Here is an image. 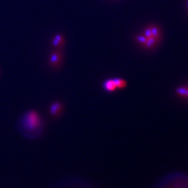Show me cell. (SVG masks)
<instances>
[{
	"mask_svg": "<svg viewBox=\"0 0 188 188\" xmlns=\"http://www.w3.org/2000/svg\"><path fill=\"white\" fill-rule=\"evenodd\" d=\"M187 6H188V1H187Z\"/></svg>",
	"mask_w": 188,
	"mask_h": 188,
	"instance_id": "7c38bea8",
	"label": "cell"
},
{
	"mask_svg": "<svg viewBox=\"0 0 188 188\" xmlns=\"http://www.w3.org/2000/svg\"><path fill=\"white\" fill-rule=\"evenodd\" d=\"M22 123L27 130L34 131L39 127L41 123V120L37 112L30 111L24 115Z\"/></svg>",
	"mask_w": 188,
	"mask_h": 188,
	"instance_id": "6da1fadb",
	"label": "cell"
},
{
	"mask_svg": "<svg viewBox=\"0 0 188 188\" xmlns=\"http://www.w3.org/2000/svg\"><path fill=\"white\" fill-rule=\"evenodd\" d=\"M114 84L116 85V89H123L127 86L126 81L124 79H120V78H115L113 79Z\"/></svg>",
	"mask_w": 188,
	"mask_h": 188,
	"instance_id": "5b68a950",
	"label": "cell"
},
{
	"mask_svg": "<svg viewBox=\"0 0 188 188\" xmlns=\"http://www.w3.org/2000/svg\"><path fill=\"white\" fill-rule=\"evenodd\" d=\"M135 38H136L137 41L142 45H144L147 40V37H146L144 35H139V36H137Z\"/></svg>",
	"mask_w": 188,
	"mask_h": 188,
	"instance_id": "9c48e42d",
	"label": "cell"
},
{
	"mask_svg": "<svg viewBox=\"0 0 188 188\" xmlns=\"http://www.w3.org/2000/svg\"><path fill=\"white\" fill-rule=\"evenodd\" d=\"M158 42V41L155 39V38L151 36V37L147 38V40L146 42V43L144 45V47L146 48H148V49H151V48H154V46L156 45V44Z\"/></svg>",
	"mask_w": 188,
	"mask_h": 188,
	"instance_id": "8992f818",
	"label": "cell"
},
{
	"mask_svg": "<svg viewBox=\"0 0 188 188\" xmlns=\"http://www.w3.org/2000/svg\"><path fill=\"white\" fill-rule=\"evenodd\" d=\"M144 35L147 38L151 37V36H152V33H151V26L147 27L145 29Z\"/></svg>",
	"mask_w": 188,
	"mask_h": 188,
	"instance_id": "8fae6325",
	"label": "cell"
},
{
	"mask_svg": "<svg viewBox=\"0 0 188 188\" xmlns=\"http://www.w3.org/2000/svg\"><path fill=\"white\" fill-rule=\"evenodd\" d=\"M103 86L105 90L109 92L114 91H115L116 89V85L114 84L113 79H108V80H106L105 82H104Z\"/></svg>",
	"mask_w": 188,
	"mask_h": 188,
	"instance_id": "7a4b0ae2",
	"label": "cell"
},
{
	"mask_svg": "<svg viewBox=\"0 0 188 188\" xmlns=\"http://www.w3.org/2000/svg\"><path fill=\"white\" fill-rule=\"evenodd\" d=\"M60 109V104L59 103H55L51 107V112L52 114H57Z\"/></svg>",
	"mask_w": 188,
	"mask_h": 188,
	"instance_id": "30bf717a",
	"label": "cell"
},
{
	"mask_svg": "<svg viewBox=\"0 0 188 188\" xmlns=\"http://www.w3.org/2000/svg\"><path fill=\"white\" fill-rule=\"evenodd\" d=\"M151 33H152V36L158 42V40H160L161 36L160 30H159L158 27L155 26V25H153V26H151Z\"/></svg>",
	"mask_w": 188,
	"mask_h": 188,
	"instance_id": "277c9868",
	"label": "cell"
},
{
	"mask_svg": "<svg viewBox=\"0 0 188 188\" xmlns=\"http://www.w3.org/2000/svg\"><path fill=\"white\" fill-rule=\"evenodd\" d=\"M61 59V56L59 54V52H54L50 57V63L52 66H58L59 64L60 60Z\"/></svg>",
	"mask_w": 188,
	"mask_h": 188,
	"instance_id": "3957f363",
	"label": "cell"
},
{
	"mask_svg": "<svg viewBox=\"0 0 188 188\" xmlns=\"http://www.w3.org/2000/svg\"><path fill=\"white\" fill-rule=\"evenodd\" d=\"M176 93L181 96L188 98V88L186 87H179L176 89Z\"/></svg>",
	"mask_w": 188,
	"mask_h": 188,
	"instance_id": "52a82bcc",
	"label": "cell"
},
{
	"mask_svg": "<svg viewBox=\"0 0 188 188\" xmlns=\"http://www.w3.org/2000/svg\"><path fill=\"white\" fill-rule=\"evenodd\" d=\"M63 43V38L61 35H57L56 36L55 38H54L53 41H52V45L55 47H58L60 46L61 44Z\"/></svg>",
	"mask_w": 188,
	"mask_h": 188,
	"instance_id": "ba28073f",
	"label": "cell"
}]
</instances>
